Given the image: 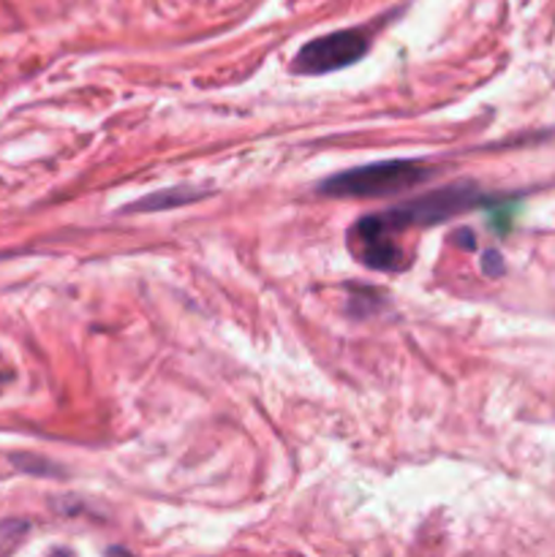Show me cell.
Instances as JSON below:
<instances>
[{
    "label": "cell",
    "instance_id": "cell-3",
    "mask_svg": "<svg viewBox=\"0 0 555 557\" xmlns=\"http://www.w3.org/2000/svg\"><path fill=\"white\" fill-rule=\"evenodd\" d=\"M370 47V38L365 30H337L330 36L313 38L305 44L294 58V71L299 74H330V71H341L346 65H354Z\"/></svg>",
    "mask_w": 555,
    "mask_h": 557
},
{
    "label": "cell",
    "instance_id": "cell-2",
    "mask_svg": "<svg viewBox=\"0 0 555 557\" xmlns=\"http://www.w3.org/2000/svg\"><path fill=\"white\" fill-rule=\"evenodd\" d=\"M482 201L484 199L473 185H449V188L433 190V194H424L419 199L406 201V205L392 207L390 212L379 215V221L390 232H403V228L411 226H435V223L449 221L452 215H460V212L471 210Z\"/></svg>",
    "mask_w": 555,
    "mask_h": 557
},
{
    "label": "cell",
    "instance_id": "cell-6",
    "mask_svg": "<svg viewBox=\"0 0 555 557\" xmlns=\"http://www.w3.org/2000/svg\"><path fill=\"white\" fill-rule=\"evenodd\" d=\"M25 531H27V522H20V520L0 522V553H11V549L22 542Z\"/></svg>",
    "mask_w": 555,
    "mask_h": 557
},
{
    "label": "cell",
    "instance_id": "cell-7",
    "mask_svg": "<svg viewBox=\"0 0 555 557\" xmlns=\"http://www.w3.org/2000/svg\"><path fill=\"white\" fill-rule=\"evenodd\" d=\"M482 270L488 272L490 277H498L501 272H504V261H501V256L495 253V250H488L482 259Z\"/></svg>",
    "mask_w": 555,
    "mask_h": 557
},
{
    "label": "cell",
    "instance_id": "cell-1",
    "mask_svg": "<svg viewBox=\"0 0 555 557\" xmlns=\"http://www.w3.org/2000/svg\"><path fill=\"white\" fill-rule=\"evenodd\" d=\"M430 174L433 172L417 161H381L332 174L319 185V190L324 196H335V199H379V196L414 188Z\"/></svg>",
    "mask_w": 555,
    "mask_h": 557
},
{
    "label": "cell",
    "instance_id": "cell-4",
    "mask_svg": "<svg viewBox=\"0 0 555 557\" xmlns=\"http://www.w3.org/2000/svg\"><path fill=\"white\" fill-rule=\"evenodd\" d=\"M395 232L379 221V215H368L362 221L354 223L351 228V248L362 264L373 267V270L395 272L406 267V256L395 245Z\"/></svg>",
    "mask_w": 555,
    "mask_h": 557
},
{
    "label": "cell",
    "instance_id": "cell-5",
    "mask_svg": "<svg viewBox=\"0 0 555 557\" xmlns=\"http://www.w3.org/2000/svg\"><path fill=\"white\" fill-rule=\"evenodd\" d=\"M205 194H194V190H183V188H172V190H161V194L150 196V199L136 201L134 207H128V212H156V210H166V207L174 205H185V201L201 199Z\"/></svg>",
    "mask_w": 555,
    "mask_h": 557
},
{
    "label": "cell",
    "instance_id": "cell-8",
    "mask_svg": "<svg viewBox=\"0 0 555 557\" xmlns=\"http://www.w3.org/2000/svg\"><path fill=\"white\" fill-rule=\"evenodd\" d=\"M457 245H466V248H477V237H471V234H466V228H462V234H457L455 237Z\"/></svg>",
    "mask_w": 555,
    "mask_h": 557
}]
</instances>
